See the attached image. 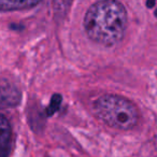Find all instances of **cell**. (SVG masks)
Instances as JSON below:
<instances>
[{
	"instance_id": "obj_7",
	"label": "cell",
	"mask_w": 157,
	"mask_h": 157,
	"mask_svg": "<svg viewBox=\"0 0 157 157\" xmlns=\"http://www.w3.org/2000/svg\"><path fill=\"white\" fill-rule=\"evenodd\" d=\"M155 5V2L154 1H152V2H150V1H148L147 3H146V6H147V7H153V6Z\"/></svg>"
},
{
	"instance_id": "obj_3",
	"label": "cell",
	"mask_w": 157,
	"mask_h": 157,
	"mask_svg": "<svg viewBox=\"0 0 157 157\" xmlns=\"http://www.w3.org/2000/svg\"><path fill=\"white\" fill-rule=\"evenodd\" d=\"M21 93L7 81H0V109L15 107L21 101Z\"/></svg>"
},
{
	"instance_id": "obj_6",
	"label": "cell",
	"mask_w": 157,
	"mask_h": 157,
	"mask_svg": "<svg viewBox=\"0 0 157 157\" xmlns=\"http://www.w3.org/2000/svg\"><path fill=\"white\" fill-rule=\"evenodd\" d=\"M61 96L59 94H54L52 96V99H51V102H50V105L46 108L45 112H46V115L48 116H51L57 112V110L59 109L60 107V103H61Z\"/></svg>"
},
{
	"instance_id": "obj_5",
	"label": "cell",
	"mask_w": 157,
	"mask_h": 157,
	"mask_svg": "<svg viewBox=\"0 0 157 157\" xmlns=\"http://www.w3.org/2000/svg\"><path fill=\"white\" fill-rule=\"evenodd\" d=\"M39 3L40 1L37 0H0V11L29 9Z\"/></svg>"
},
{
	"instance_id": "obj_4",
	"label": "cell",
	"mask_w": 157,
	"mask_h": 157,
	"mask_svg": "<svg viewBox=\"0 0 157 157\" xmlns=\"http://www.w3.org/2000/svg\"><path fill=\"white\" fill-rule=\"evenodd\" d=\"M11 126L5 115L0 114V156L10 154Z\"/></svg>"
},
{
	"instance_id": "obj_2",
	"label": "cell",
	"mask_w": 157,
	"mask_h": 157,
	"mask_svg": "<svg viewBox=\"0 0 157 157\" xmlns=\"http://www.w3.org/2000/svg\"><path fill=\"white\" fill-rule=\"evenodd\" d=\"M94 113L99 120L112 128L129 130L137 125L139 112L128 99L117 95H103L93 105Z\"/></svg>"
},
{
	"instance_id": "obj_1",
	"label": "cell",
	"mask_w": 157,
	"mask_h": 157,
	"mask_svg": "<svg viewBox=\"0 0 157 157\" xmlns=\"http://www.w3.org/2000/svg\"><path fill=\"white\" fill-rule=\"evenodd\" d=\"M127 28V12L121 2L102 0L94 3L84 17V29L92 41L105 46L118 43Z\"/></svg>"
},
{
	"instance_id": "obj_8",
	"label": "cell",
	"mask_w": 157,
	"mask_h": 157,
	"mask_svg": "<svg viewBox=\"0 0 157 157\" xmlns=\"http://www.w3.org/2000/svg\"><path fill=\"white\" fill-rule=\"evenodd\" d=\"M155 15L157 16V10H156V11H155Z\"/></svg>"
}]
</instances>
